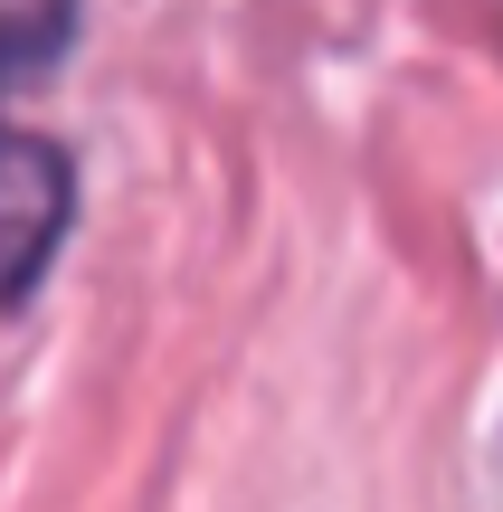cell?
<instances>
[{
    "label": "cell",
    "instance_id": "cell-2",
    "mask_svg": "<svg viewBox=\"0 0 503 512\" xmlns=\"http://www.w3.org/2000/svg\"><path fill=\"white\" fill-rule=\"evenodd\" d=\"M57 38H67V0H0V95L48 67Z\"/></svg>",
    "mask_w": 503,
    "mask_h": 512
},
{
    "label": "cell",
    "instance_id": "cell-1",
    "mask_svg": "<svg viewBox=\"0 0 503 512\" xmlns=\"http://www.w3.org/2000/svg\"><path fill=\"white\" fill-rule=\"evenodd\" d=\"M67 152L48 143V133L10 124L0 114V304H19L29 294V275L57 256V238H67Z\"/></svg>",
    "mask_w": 503,
    "mask_h": 512
}]
</instances>
